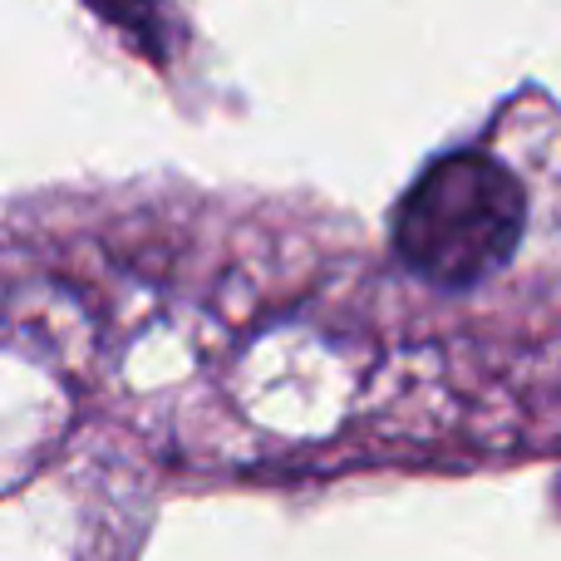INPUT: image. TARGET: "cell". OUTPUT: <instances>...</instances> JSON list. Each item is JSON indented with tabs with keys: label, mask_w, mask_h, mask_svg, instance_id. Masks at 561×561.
<instances>
[{
	"label": "cell",
	"mask_w": 561,
	"mask_h": 561,
	"mask_svg": "<svg viewBox=\"0 0 561 561\" xmlns=\"http://www.w3.org/2000/svg\"><path fill=\"white\" fill-rule=\"evenodd\" d=\"M527 217L533 203L513 148L473 144L419 173L394 207L389 247L399 266L438 296H468L513 272L517 247L527 242Z\"/></svg>",
	"instance_id": "obj_1"
}]
</instances>
